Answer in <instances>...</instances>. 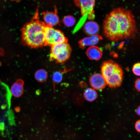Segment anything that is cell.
<instances>
[{"mask_svg":"<svg viewBox=\"0 0 140 140\" xmlns=\"http://www.w3.org/2000/svg\"><path fill=\"white\" fill-rule=\"evenodd\" d=\"M46 25L45 22L39 20L37 9L34 16L22 27V44L32 48L45 46L44 29Z\"/></svg>","mask_w":140,"mask_h":140,"instance_id":"obj_2","label":"cell"},{"mask_svg":"<svg viewBox=\"0 0 140 140\" xmlns=\"http://www.w3.org/2000/svg\"><path fill=\"white\" fill-rule=\"evenodd\" d=\"M135 87L137 91H140V80L139 78L137 79L135 83Z\"/></svg>","mask_w":140,"mask_h":140,"instance_id":"obj_18","label":"cell"},{"mask_svg":"<svg viewBox=\"0 0 140 140\" xmlns=\"http://www.w3.org/2000/svg\"><path fill=\"white\" fill-rule=\"evenodd\" d=\"M34 77L37 81L40 82H43L47 80L48 74L45 70L42 69H39L35 72Z\"/></svg>","mask_w":140,"mask_h":140,"instance_id":"obj_14","label":"cell"},{"mask_svg":"<svg viewBox=\"0 0 140 140\" xmlns=\"http://www.w3.org/2000/svg\"><path fill=\"white\" fill-rule=\"evenodd\" d=\"M101 74L106 84L111 88H115L121 85L123 72L120 66L111 60L103 63L101 67Z\"/></svg>","mask_w":140,"mask_h":140,"instance_id":"obj_3","label":"cell"},{"mask_svg":"<svg viewBox=\"0 0 140 140\" xmlns=\"http://www.w3.org/2000/svg\"><path fill=\"white\" fill-rule=\"evenodd\" d=\"M85 99L87 101L92 102L95 100L97 97V94L94 89L88 88L85 90L83 94Z\"/></svg>","mask_w":140,"mask_h":140,"instance_id":"obj_13","label":"cell"},{"mask_svg":"<svg viewBox=\"0 0 140 140\" xmlns=\"http://www.w3.org/2000/svg\"><path fill=\"white\" fill-rule=\"evenodd\" d=\"M84 32L89 36L98 34L100 30V26L96 22L90 20L87 22L83 26Z\"/></svg>","mask_w":140,"mask_h":140,"instance_id":"obj_9","label":"cell"},{"mask_svg":"<svg viewBox=\"0 0 140 140\" xmlns=\"http://www.w3.org/2000/svg\"><path fill=\"white\" fill-rule=\"evenodd\" d=\"M87 55L90 60H98L102 55V51L99 47L94 46L89 47L86 51Z\"/></svg>","mask_w":140,"mask_h":140,"instance_id":"obj_11","label":"cell"},{"mask_svg":"<svg viewBox=\"0 0 140 140\" xmlns=\"http://www.w3.org/2000/svg\"><path fill=\"white\" fill-rule=\"evenodd\" d=\"M136 113L138 115L140 114V107L139 106L136 109Z\"/></svg>","mask_w":140,"mask_h":140,"instance_id":"obj_20","label":"cell"},{"mask_svg":"<svg viewBox=\"0 0 140 140\" xmlns=\"http://www.w3.org/2000/svg\"><path fill=\"white\" fill-rule=\"evenodd\" d=\"M62 79V73L61 71H56L53 73L52 79L53 82L55 83H58L60 82Z\"/></svg>","mask_w":140,"mask_h":140,"instance_id":"obj_16","label":"cell"},{"mask_svg":"<svg viewBox=\"0 0 140 140\" xmlns=\"http://www.w3.org/2000/svg\"><path fill=\"white\" fill-rule=\"evenodd\" d=\"M74 2L76 5L80 8L82 15H87L88 18L90 19L94 18L95 0H76Z\"/></svg>","mask_w":140,"mask_h":140,"instance_id":"obj_6","label":"cell"},{"mask_svg":"<svg viewBox=\"0 0 140 140\" xmlns=\"http://www.w3.org/2000/svg\"><path fill=\"white\" fill-rule=\"evenodd\" d=\"M102 39V37L98 34L86 37L78 42L79 46L83 49L87 46H95Z\"/></svg>","mask_w":140,"mask_h":140,"instance_id":"obj_8","label":"cell"},{"mask_svg":"<svg viewBox=\"0 0 140 140\" xmlns=\"http://www.w3.org/2000/svg\"><path fill=\"white\" fill-rule=\"evenodd\" d=\"M50 60H55L57 63H64L69 58L71 52V47L67 43H64L51 46Z\"/></svg>","mask_w":140,"mask_h":140,"instance_id":"obj_4","label":"cell"},{"mask_svg":"<svg viewBox=\"0 0 140 140\" xmlns=\"http://www.w3.org/2000/svg\"><path fill=\"white\" fill-rule=\"evenodd\" d=\"M132 71L135 74L139 76L140 73V64L137 63L135 64L132 67Z\"/></svg>","mask_w":140,"mask_h":140,"instance_id":"obj_17","label":"cell"},{"mask_svg":"<svg viewBox=\"0 0 140 140\" xmlns=\"http://www.w3.org/2000/svg\"><path fill=\"white\" fill-rule=\"evenodd\" d=\"M1 65V62H0V65Z\"/></svg>","mask_w":140,"mask_h":140,"instance_id":"obj_21","label":"cell"},{"mask_svg":"<svg viewBox=\"0 0 140 140\" xmlns=\"http://www.w3.org/2000/svg\"><path fill=\"white\" fill-rule=\"evenodd\" d=\"M43 13L45 23L47 25L52 27L59 23V18L55 12L46 11Z\"/></svg>","mask_w":140,"mask_h":140,"instance_id":"obj_10","label":"cell"},{"mask_svg":"<svg viewBox=\"0 0 140 140\" xmlns=\"http://www.w3.org/2000/svg\"></svg>","mask_w":140,"mask_h":140,"instance_id":"obj_22","label":"cell"},{"mask_svg":"<svg viewBox=\"0 0 140 140\" xmlns=\"http://www.w3.org/2000/svg\"><path fill=\"white\" fill-rule=\"evenodd\" d=\"M62 21L65 25L67 27H70L75 24L76 19L73 16L68 15L64 17Z\"/></svg>","mask_w":140,"mask_h":140,"instance_id":"obj_15","label":"cell"},{"mask_svg":"<svg viewBox=\"0 0 140 140\" xmlns=\"http://www.w3.org/2000/svg\"><path fill=\"white\" fill-rule=\"evenodd\" d=\"M135 127L136 130L138 132H139L140 130V122L139 120L137 121L136 122Z\"/></svg>","mask_w":140,"mask_h":140,"instance_id":"obj_19","label":"cell"},{"mask_svg":"<svg viewBox=\"0 0 140 140\" xmlns=\"http://www.w3.org/2000/svg\"><path fill=\"white\" fill-rule=\"evenodd\" d=\"M24 82L19 79L12 85L10 89L11 94L15 97H18L21 96L24 92Z\"/></svg>","mask_w":140,"mask_h":140,"instance_id":"obj_12","label":"cell"},{"mask_svg":"<svg viewBox=\"0 0 140 140\" xmlns=\"http://www.w3.org/2000/svg\"><path fill=\"white\" fill-rule=\"evenodd\" d=\"M104 36L111 41L135 37L137 29L131 11L122 7L115 8L106 15L103 23Z\"/></svg>","mask_w":140,"mask_h":140,"instance_id":"obj_1","label":"cell"},{"mask_svg":"<svg viewBox=\"0 0 140 140\" xmlns=\"http://www.w3.org/2000/svg\"><path fill=\"white\" fill-rule=\"evenodd\" d=\"M45 38V46H51L64 43H67L68 39L59 30L46 24L44 29Z\"/></svg>","mask_w":140,"mask_h":140,"instance_id":"obj_5","label":"cell"},{"mask_svg":"<svg viewBox=\"0 0 140 140\" xmlns=\"http://www.w3.org/2000/svg\"><path fill=\"white\" fill-rule=\"evenodd\" d=\"M89 82L91 86L97 90H101L106 87V83L102 75L96 73L92 75L90 78Z\"/></svg>","mask_w":140,"mask_h":140,"instance_id":"obj_7","label":"cell"}]
</instances>
